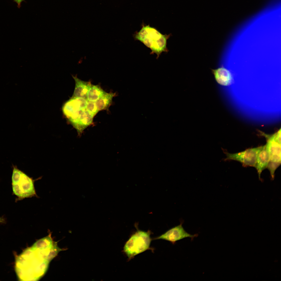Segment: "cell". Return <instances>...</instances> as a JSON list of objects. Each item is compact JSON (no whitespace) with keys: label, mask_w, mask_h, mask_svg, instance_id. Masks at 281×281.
<instances>
[{"label":"cell","mask_w":281,"mask_h":281,"mask_svg":"<svg viewBox=\"0 0 281 281\" xmlns=\"http://www.w3.org/2000/svg\"><path fill=\"white\" fill-rule=\"evenodd\" d=\"M61 251L50 235L39 240L18 257L17 270L20 278L37 280L45 273L51 260Z\"/></svg>","instance_id":"6da1fadb"},{"label":"cell","mask_w":281,"mask_h":281,"mask_svg":"<svg viewBox=\"0 0 281 281\" xmlns=\"http://www.w3.org/2000/svg\"><path fill=\"white\" fill-rule=\"evenodd\" d=\"M171 36L170 34H163L149 25H143L139 31L134 34L133 37L135 40L139 41L150 48L151 51L150 54H156L158 59L162 52L169 51L167 41Z\"/></svg>","instance_id":"7a4b0ae2"},{"label":"cell","mask_w":281,"mask_h":281,"mask_svg":"<svg viewBox=\"0 0 281 281\" xmlns=\"http://www.w3.org/2000/svg\"><path fill=\"white\" fill-rule=\"evenodd\" d=\"M137 229L136 232L126 241L123 248V251L127 257L129 261L136 255L150 249L151 231L140 230L137 227Z\"/></svg>","instance_id":"3957f363"},{"label":"cell","mask_w":281,"mask_h":281,"mask_svg":"<svg viewBox=\"0 0 281 281\" xmlns=\"http://www.w3.org/2000/svg\"><path fill=\"white\" fill-rule=\"evenodd\" d=\"M259 132L266 140V144L270 155L269 162L267 168L270 172L272 179L273 180L275 171L281 163V131L279 130L272 135Z\"/></svg>","instance_id":"277c9868"},{"label":"cell","mask_w":281,"mask_h":281,"mask_svg":"<svg viewBox=\"0 0 281 281\" xmlns=\"http://www.w3.org/2000/svg\"><path fill=\"white\" fill-rule=\"evenodd\" d=\"M13 167L12 183L14 194L21 198L28 197L35 194L32 179L16 167Z\"/></svg>","instance_id":"5b68a950"},{"label":"cell","mask_w":281,"mask_h":281,"mask_svg":"<svg viewBox=\"0 0 281 281\" xmlns=\"http://www.w3.org/2000/svg\"><path fill=\"white\" fill-rule=\"evenodd\" d=\"M261 146L249 148L236 153H230L225 151L226 157L224 160L236 161L242 163L243 166L255 167L257 156Z\"/></svg>","instance_id":"8992f818"},{"label":"cell","mask_w":281,"mask_h":281,"mask_svg":"<svg viewBox=\"0 0 281 281\" xmlns=\"http://www.w3.org/2000/svg\"><path fill=\"white\" fill-rule=\"evenodd\" d=\"M197 234L191 235L187 232L182 226V223L169 229L164 234L154 238V239H163L170 242L174 244L176 242L186 238H190L191 240L198 236Z\"/></svg>","instance_id":"52a82bcc"},{"label":"cell","mask_w":281,"mask_h":281,"mask_svg":"<svg viewBox=\"0 0 281 281\" xmlns=\"http://www.w3.org/2000/svg\"><path fill=\"white\" fill-rule=\"evenodd\" d=\"M87 101L86 99L72 96L62 106L63 114L66 118L76 112L86 110Z\"/></svg>","instance_id":"ba28073f"},{"label":"cell","mask_w":281,"mask_h":281,"mask_svg":"<svg viewBox=\"0 0 281 281\" xmlns=\"http://www.w3.org/2000/svg\"><path fill=\"white\" fill-rule=\"evenodd\" d=\"M93 118L86 109L82 111L78 116L70 123L80 134L85 128L92 124Z\"/></svg>","instance_id":"9c48e42d"},{"label":"cell","mask_w":281,"mask_h":281,"mask_svg":"<svg viewBox=\"0 0 281 281\" xmlns=\"http://www.w3.org/2000/svg\"><path fill=\"white\" fill-rule=\"evenodd\" d=\"M270 160V155L267 146L265 144L262 146L258 153L255 168H256L259 179L262 171L267 168Z\"/></svg>","instance_id":"30bf717a"},{"label":"cell","mask_w":281,"mask_h":281,"mask_svg":"<svg viewBox=\"0 0 281 281\" xmlns=\"http://www.w3.org/2000/svg\"><path fill=\"white\" fill-rule=\"evenodd\" d=\"M212 73L217 82L219 85L225 86L230 85L232 78L229 71L223 67L217 69H212Z\"/></svg>","instance_id":"8fae6325"},{"label":"cell","mask_w":281,"mask_h":281,"mask_svg":"<svg viewBox=\"0 0 281 281\" xmlns=\"http://www.w3.org/2000/svg\"><path fill=\"white\" fill-rule=\"evenodd\" d=\"M75 80V85L72 97L86 99L87 92L92 84L90 81H85L72 75Z\"/></svg>","instance_id":"7c38bea8"},{"label":"cell","mask_w":281,"mask_h":281,"mask_svg":"<svg viewBox=\"0 0 281 281\" xmlns=\"http://www.w3.org/2000/svg\"><path fill=\"white\" fill-rule=\"evenodd\" d=\"M116 93L112 92H106L96 102V104L99 111L102 110L108 111L110 106L112 104L113 98L115 96Z\"/></svg>","instance_id":"4fadbf2b"},{"label":"cell","mask_w":281,"mask_h":281,"mask_svg":"<svg viewBox=\"0 0 281 281\" xmlns=\"http://www.w3.org/2000/svg\"><path fill=\"white\" fill-rule=\"evenodd\" d=\"M105 92L99 85L92 84L87 92L86 99L88 101L96 102Z\"/></svg>","instance_id":"5bb4252c"},{"label":"cell","mask_w":281,"mask_h":281,"mask_svg":"<svg viewBox=\"0 0 281 281\" xmlns=\"http://www.w3.org/2000/svg\"><path fill=\"white\" fill-rule=\"evenodd\" d=\"M86 110L93 117L99 111L96 106L95 102L88 101Z\"/></svg>","instance_id":"9a60e30c"},{"label":"cell","mask_w":281,"mask_h":281,"mask_svg":"<svg viewBox=\"0 0 281 281\" xmlns=\"http://www.w3.org/2000/svg\"><path fill=\"white\" fill-rule=\"evenodd\" d=\"M14 1L16 2L17 4V6L18 8H20L21 5V4L22 2L24 1V0H13Z\"/></svg>","instance_id":"2e32d148"},{"label":"cell","mask_w":281,"mask_h":281,"mask_svg":"<svg viewBox=\"0 0 281 281\" xmlns=\"http://www.w3.org/2000/svg\"><path fill=\"white\" fill-rule=\"evenodd\" d=\"M3 220V219L2 218L0 217V222H2L4 221Z\"/></svg>","instance_id":"e0dca14e"}]
</instances>
